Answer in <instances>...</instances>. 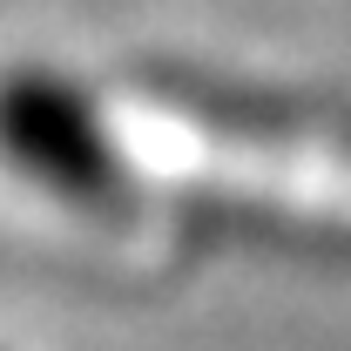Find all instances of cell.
Masks as SVG:
<instances>
[{
    "mask_svg": "<svg viewBox=\"0 0 351 351\" xmlns=\"http://www.w3.org/2000/svg\"><path fill=\"white\" fill-rule=\"evenodd\" d=\"M0 162L82 217H122L135 203L129 162L95 95L41 61H14L0 75Z\"/></svg>",
    "mask_w": 351,
    "mask_h": 351,
    "instance_id": "cell-1",
    "label": "cell"
}]
</instances>
